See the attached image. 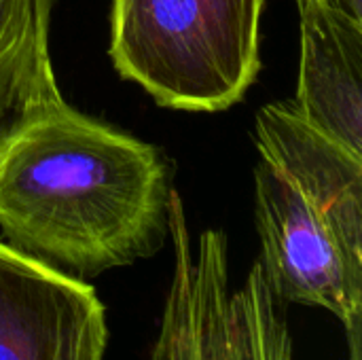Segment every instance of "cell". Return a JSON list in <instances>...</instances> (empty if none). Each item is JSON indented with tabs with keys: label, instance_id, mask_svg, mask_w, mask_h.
Listing matches in <instances>:
<instances>
[{
	"label": "cell",
	"instance_id": "6da1fadb",
	"mask_svg": "<svg viewBox=\"0 0 362 360\" xmlns=\"http://www.w3.org/2000/svg\"><path fill=\"white\" fill-rule=\"evenodd\" d=\"M161 153L72 110L32 121L0 155V229L76 278L153 257L170 238Z\"/></svg>",
	"mask_w": 362,
	"mask_h": 360
},
{
	"label": "cell",
	"instance_id": "7a4b0ae2",
	"mask_svg": "<svg viewBox=\"0 0 362 360\" xmlns=\"http://www.w3.org/2000/svg\"><path fill=\"white\" fill-rule=\"evenodd\" d=\"M257 146L259 263L272 291L362 331V157L291 102L259 110Z\"/></svg>",
	"mask_w": 362,
	"mask_h": 360
},
{
	"label": "cell",
	"instance_id": "3957f363",
	"mask_svg": "<svg viewBox=\"0 0 362 360\" xmlns=\"http://www.w3.org/2000/svg\"><path fill=\"white\" fill-rule=\"evenodd\" d=\"M265 0H112L110 57L159 106L225 110L261 70Z\"/></svg>",
	"mask_w": 362,
	"mask_h": 360
},
{
	"label": "cell",
	"instance_id": "277c9868",
	"mask_svg": "<svg viewBox=\"0 0 362 360\" xmlns=\"http://www.w3.org/2000/svg\"><path fill=\"white\" fill-rule=\"evenodd\" d=\"M174 272L146 360H295L284 301L261 263L231 289L227 238L204 231L193 246L182 202L168 193Z\"/></svg>",
	"mask_w": 362,
	"mask_h": 360
},
{
	"label": "cell",
	"instance_id": "5b68a950",
	"mask_svg": "<svg viewBox=\"0 0 362 360\" xmlns=\"http://www.w3.org/2000/svg\"><path fill=\"white\" fill-rule=\"evenodd\" d=\"M106 346L91 284L0 242V360H104Z\"/></svg>",
	"mask_w": 362,
	"mask_h": 360
},
{
	"label": "cell",
	"instance_id": "8992f818",
	"mask_svg": "<svg viewBox=\"0 0 362 360\" xmlns=\"http://www.w3.org/2000/svg\"><path fill=\"white\" fill-rule=\"evenodd\" d=\"M299 13L295 108L316 132L362 157V21L325 0H305Z\"/></svg>",
	"mask_w": 362,
	"mask_h": 360
},
{
	"label": "cell",
	"instance_id": "52a82bcc",
	"mask_svg": "<svg viewBox=\"0 0 362 360\" xmlns=\"http://www.w3.org/2000/svg\"><path fill=\"white\" fill-rule=\"evenodd\" d=\"M55 0H0V155L32 121L62 106L49 23Z\"/></svg>",
	"mask_w": 362,
	"mask_h": 360
},
{
	"label": "cell",
	"instance_id": "ba28073f",
	"mask_svg": "<svg viewBox=\"0 0 362 360\" xmlns=\"http://www.w3.org/2000/svg\"><path fill=\"white\" fill-rule=\"evenodd\" d=\"M303 2H305V0H297V6L303 4ZM325 2H329V4H333V6L346 11L348 15H352V17H356V19H361L362 21V0H325Z\"/></svg>",
	"mask_w": 362,
	"mask_h": 360
},
{
	"label": "cell",
	"instance_id": "9c48e42d",
	"mask_svg": "<svg viewBox=\"0 0 362 360\" xmlns=\"http://www.w3.org/2000/svg\"><path fill=\"white\" fill-rule=\"evenodd\" d=\"M348 348H350V360H361L362 331H352V333H348Z\"/></svg>",
	"mask_w": 362,
	"mask_h": 360
}]
</instances>
